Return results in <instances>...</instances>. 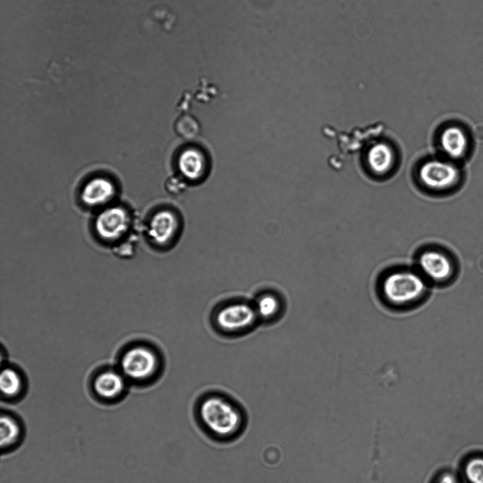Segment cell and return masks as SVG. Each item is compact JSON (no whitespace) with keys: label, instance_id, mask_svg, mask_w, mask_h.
Listing matches in <instances>:
<instances>
[{"label":"cell","instance_id":"13","mask_svg":"<svg viewBox=\"0 0 483 483\" xmlns=\"http://www.w3.org/2000/svg\"><path fill=\"white\" fill-rule=\"evenodd\" d=\"M440 144L443 152L449 157L458 159L467 149V140L464 132L456 126L445 128L440 136Z\"/></svg>","mask_w":483,"mask_h":483},{"label":"cell","instance_id":"11","mask_svg":"<svg viewBox=\"0 0 483 483\" xmlns=\"http://www.w3.org/2000/svg\"><path fill=\"white\" fill-rule=\"evenodd\" d=\"M96 395L104 400L119 398L124 392V375L113 370L103 371L96 376L93 383Z\"/></svg>","mask_w":483,"mask_h":483},{"label":"cell","instance_id":"12","mask_svg":"<svg viewBox=\"0 0 483 483\" xmlns=\"http://www.w3.org/2000/svg\"><path fill=\"white\" fill-rule=\"evenodd\" d=\"M395 161V154L385 142H377L370 146L366 154V162L369 170L376 175L388 173Z\"/></svg>","mask_w":483,"mask_h":483},{"label":"cell","instance_id":"10","mask_svg":"<svg viewBox=\"0 0 483 483\" xmlns=\"http://www.w3.org/2000/svg\"><path fill=\"white\" fill-rule=\"evenodd\" d=\"M116 193V187L110 179L98 176L86 183L81 190V199L87 207L95 208L112 202Z\"/></svg>","mask_w":483,"mask_h":483},{"label":"cell","instance_id":"8","mask_svg":"<svg viewBox=\"0 0 483 483\" xmlns=\"http://www.w3.org/2000/svg\"><path fill=\"white\" fill-rule=\"evenodd\" d=\"M180 228L178 215L175 211L165 209L156 212L146 227L149 239L156 245L166 246L177 237Z\"/></svg>","mask_w":483,"mask_h":483},{"label":"cell","instance_id":"14","mask_svg":"<svg viewBox=\"0 0 483 483\" xmlns=\"http://www.w3.org/2000/svg\"><path fill=\"white\" fill-rule=\"evenodd\" d=\"M0 424L1 446L3 449H8L21 439L22 427L16 418L9 414H1Z\"/></svg>","mask_w":483,"mask_h":483},{"label":"cell","instance_id":"7","mask_svg":"<svg viewBox=\"0 0 483 483\" xmlns=\"http://www.w3.org/2000/svg\"><path fill=\"white\" fill-rule=\"evenodd\" d=\"M131 216L122 206H112L103 210L95 220V230L103 240L116 241L130 229Z\"/></svg>","mask_w":483,"mask_h":483},{"label":"cell","instance_id":"1","mask_svg":"<svg viewBox=\"0 0 483 483\" xmlns=\"http://www.w3.org/2000/svg\"><path fill=\"white\" fill-rule=\"evenodd\" d=\"M193 417L200 431L211 441L231 443L240 438L248 423L243 405L220 391L202 394L193 405Z\"/></svg>","mask_w":483,"mask_h":483},{"label":"cell","instance_id":"19","mask_svg":"<svg viewBox=\"0 0 483 483\" xmlns=\"http://www.w3.org/2000/svg\"><path fill=\"white\" fill-rule=\"evenodd\" d=\"M183 181L177 177H170L165 183L166 191L173 195L180 193L185 187Z\"/></svg>","mask_w":483,"mask_h":483},{"label":"cell","instance_id":"20","mask_svg":"<svg viewBox=\"0 0 483 483\" xmlns=\"http://www.w3.org/2000/svg\"><path fill=\"white\" fill-rule=\"evenodd\" d=\"M434 483H458L455 476L450 472H446L442 473Z\"/></svg>","mask_w":483,"mask_h":483},{"label":"cell","instance_id":"16","mask_svg":"<svg viewBox=\"0 0 483 483\" xmlns=\"http://www.w3.org/2000/svg\"><path fill=\"white\" fill-rule=\"evenodd\" d=\"M23 381L21 375L11 368H5L1 372L0 390L1 395L6 399L16 397L22 391Z\"/></svg>","mask_w":483,"mask_h":483},{"label":"cell","instance_id":"2","mask_svg":"<svg viewBox=\"0 0 483 483\" xmlns=\"http://www.w3.org/2000/svg\"><path fill=\"white\" fill-rule=\"evenodd\" d=\"M429 283L414 266H396L379 276L376 290L381 302L396 311L419 306L428 295Z\"/></svg>","mask_w":483,"mask_h":483},{"label":"cell","instance_id":"17","mask_svg":"<svg viewBox=\"0 0 483 483\" xmlns=\"http://www.w3.org/2000/svg\"><path fill=\"white\" fill-rule=\"evenodd\" d=\"M174 130L181 138L191 140L197 137L201 132V125L193 115L184 113L179 115L175 120Z\"/></svg>","mask_w":483,"mask_h":483},{"label":"cell","instance_id":"18","mask_svg":"<svg viewBox=\"0 0 483 483\" xmlns=\"http://www.w3.org/2000/svg\"><path fill=\"white\" fill-rule=\"evenodd\" d=\"M464 475L470 483H483V457H472L467 460Z\"/></svg>","mask_w":483,"mask_h":483},{"label":"cell","instance_id":"5","mask_svg":"<svg viewBox=\"0 0 483 483\" xmlns=\"http://www.w3.org/2000/svg\"><path fill=\"white\" fill-rule=\"evenodd\" d=\"M216 326L227 333L240 332L252 327L258 317L254 305L235 302L221 307L215 314Z\"/></svg>","mask_w":483,"mask_h":483},{"label":"cell","instance_id":"6","mask_svg":"<svg viewBox=\"0 0 483 483\" xmlns=\"http://www.w3.org/2000/svg\"><path fill=\"white\" fill-rule=\"evenodd\" d=\"M417 176L420 183L425 187L441 190L455 183L459 178V170L452 163L431 159L419 165Z\"/></svg>","mask_w":483,"mask_h":483},{"label":"cell","instance_id":"15","mask_svg":"<svg viewBox=\"0 0 483 483\" xmlns=\"http://www.w3.org/2000/svg\"><path fill=\"white\" fill-rule=\"evenodd\" d=\"M254 307L258 318L269 320L281 312V302L276 295L267 292L258 297Z\"/></svg>","mask_w":483,"mask_h":483},{"label":"cell","instance_id":"9","mask_svg":"<svg viewBox=\"0 0 483 483\" xmlns=\"http://www.w3.org/2000/svg\"><path fill=\"white\" fill-rule=\"evenodd\" d=\"M176 164L182 178L190 182L202 180L209 169L205 153L200 148L192 146L185 147L179 152Z\"/></svg>","mask_w":483,"mask_h":483},{"label":"cell","instance_id":"4","mask_svg":"<svg viewBox=\"0 0 483 483\" xmlns=\"http://www.w3.org/2000/svg\"><path fill=\"white\" fill-rule=\"evenodd\" d=\"M157 354L150 348L138 346L129 348L121 359L124 376L135 381L151 379L158 369Z\"/></svg>","mask_w":483,"mask_h":483},{"label":"cell","instance_id":"3","mask_svg":"<svg viewBox=\"0 0 483 483\" xmlns=\"http://www.w3.org/2000/svg\"><path fill=\"white\" fill-rule=\"evenodd\" d=\"M414 266L429 284L446 282L451 278L454 269L453 262L446 254L431 247L417 251Z\"/></svg>","mask_w":483,"mask_h":483}]
</instances>
